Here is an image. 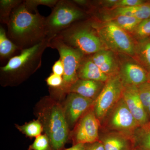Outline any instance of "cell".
<instances>
[{"label": "cell", "mask_w": 150, "mask_h": 150, "mask_svg": "<svg viewBox=\"0 0 150 150\" xmlns=\"http://www.w3.org/2000/svg\"><path fill=\"white\" fill-rule=\"evenodd\" d=\"M90 23L108 49L134 58L135 42L128 32L109 21Z\"/></svg>", "instance_id": "obj_7"}, {"label": "cell", "mask_w": 150, "mask_h": 150, "mask_svg": "<svg viewBox=\"0 0 150 150\" xmlns=\"http://www.w3.org/2000/svg\"><path fill=\"white\" fill-rule=\"evenodd\" d=\"M59 0H25L23 1V3L26 9L30 12L38 11L37 7L38 6L43 5L47 6L54 8Z\"/></svg>", "instance_id": "obj_27"}, {"label": "cell", "mask_w": 150, "mask_h": 150, "mask_svg": "<svg viewBox=\"0 0 150 150\" xmlns=\"http://www.w3.org/2000/svg\"><path fill=\"white\" fill-rule=\"evenodd\" d=\"M37 113L51 150L63 149L70 134L63 105L51 97H45L39 103Z\"/></svg>", "instance_id": "obj_3"}, {"label": "cell", "mask_w": 150, "mask_h": 150, "mask_svg": "<svg viewBox=\"0 0 150 150\" xmlns=\"http://www.w3.org/2000/svg\"><path fill=\"white\" fill-rule=\"evenodd\" d=\"M86 16L73 1L59 0L49 16L46 18L47 37L54 38L59 33Z\"/></svg>", "instance_id": "obj_6"}, {"label": "cell", "mask_w": 150, "mask_h": 150, "mask_svg": "<svg viewBox=\"0 0 150 150\" xmlns=\"http://www.w3.org/2000/svg\"><path fill=\"white\" fill-rule=\"evenodd\" d=\"M89 57L109 77L118 74L119 67L113 51L104 49Z\"/></svg>", "instance_id": "obj_15"}, {"label": "cell", "mask_w": 150, "mask_h": 150, "mask_svg": "<svg viewBox=\"0 0 150 150\" xmlns=\"http://www.w3.org/2000/svg\"><path fill=\"white\" fill-rule=\"evenodd\" d=\"M16 127L20 132L30 138H36L43 131V125L38 119L23 125H16Z\"/></svg>", "instance_id": "obj_23"}, {"label": "cell", "mask_w": 150, "mask_h": 150, "mask_svg": "<svg viewBox=\"0 0 150 150\" xmlns=\"http://www.w3.org/2000/svg\"><path fill=\"white\" fill-rule=\"evenodd\" d=\"M133 150H139L137 149H134Z\"/></svg>", "instance_id": "obj_36"}, {"label": "cell", "mask_w": 150, "mask_h": 150, "mask_svg": "<svg viewBox=\"0 0 150 150\" xmlns=\"http://www.w3.org/2000/svg\"><path fill=\"white\" fill-rule=\"evenodd\" d=\"M148 82L150 83V71L148 73Z\"/></svg>", "instance_id": "obj_35"}, {"label": "cell", "mask_w": 150, "mask_h": 150, "mask_svg": "<svg viewBox=\"0 0 150 150\" xmlns=\"http://www.w3.org/2000/svg\"><path fill=\"white\" fill-rule=\"evenodd\" d=\"M124 86L119 75L110 77L97 98L93 109L100 122L122 98Z\"/></svg>", "instance_id": "obj_9"}, {"label": "cell", "mask_w": 150, "mask_h": 150, "mask_svg": "<svg viewBox=\"0 0 150 150\" xmlns=\"http://www.w3.org/2000/svg\"><path fill=\"white\" fill-rule=\"evenodd\" d=\"M28 150H51L49 139L46 134H41L35 138Z\"/></svg>", "instance_id": "obj_28"}, {"label": "cell", "mask_w": 150, "mask_h": 150, "mask_svg": "<svg viewBox=\"0 0 150 150\" xmlns=\"http://www.w3.org/2000/svg\"><path fill=\"white\" fill-rule=\"evenodd\" d=\"M49 47L58 51L64 65L63 85L59 89L51 90L54 95L61 98L69 93L70 88L79 79L78 70L85 56L79 50L68 46L56 37L51 39Z\"/></svg>", "instance_id": "obj_5"}, {"label": "cell", "mask_w": 150, "mask_h": 150, "mask_svg": "<svg viewBox=\"0 0 150 150\" xmlns=\"http://www.w3.org/2000/svg\"><path fill=\"white\" fill-rule=\"evenodd\" d=\"M99 141L105 150H133L134 144L131 138L115 132H99Z\"/></svg>", "instance_id": "obj_14"}, {"label": "cell", "mask_w": 150, "mask_h": 150, "mask_svg": "<svg viewBox=\"0 0 150 150\" xmlns=\"http://www.w3.org/2000/svg\"><path fill=\"white\" fill-rule=\"evenodd\" d=\"M45 21L39 12L33 13L28 10L23 2L11 14L8 36L21 51L30 48L48 37Z\"/></svg>", "instance_id": "obj_1"}, {"label": "cell", "mask_w": 150, "mask_h": 150, "mask_svg": "<svg viewBox=\"0 0 150 150\" xmlns=\"http://www.w3.org/2000/svg\"><path fill=\"white\" fill-rule=\"evenodd\" d=\"M134 59L147 72L150 71V38L135 43Z\"/></svg>", "instance_id": "obj_19"}, {"label": "cell", "mask_w": 150, "mask_h": 150, "mask_svg": "<svg viewBox=\"0 0 150 150\" xmlns=\"http://www.w3.org/2000/svg\"><path fill=\"white\" fill-rule=\"evenodd\" d=\"M56 37L68 46L79 50L85 56L108 49L90 22L73 25Z\"/></svg>", "instance_id": "obj_4"}, {"label": "cell", "mask_w": 150, "mask_h": 150, "mask_svg": "<svg viewBox=\"0 0 150 150\" xmlns=\"http://www.w3.org/2000/svg\"><path fill=\"white\" fill-rule=\"evenodd\" d=\"M108 12H110L111 15L107 18L116 16L125 15L143 20L150 18V2H146L135 6L112 9Z\"/></svg>", "instance_id": "obj_18"}, {"label": "cell", "mask_w": 150, "mask_h": 150, "mask_svg": "<svg viewBox=\"0 0 150 150\" xmlns=\"http://www.w3.org/2000/svg\"><path fill=\"white\" fill-rule=\"evenodd\" d=\"M137 88L140 99L150 119V83L145 82Z\"/></svg>", "instance_id": "obj_26"}, {"label": "cell", "mask_w": 150, "mask_h": 150, "mask_svg": "<svg viewBox=\"0 0 150 150\" xmlns=\"http://www.w3.org/2000/svg\"><path fill=\"white\" fill-rule=\"evenodd\" d=\"M134 39L137 41L150 38V18L143 20L134 31L131 33Z\"/></svg>", "instance_id": "obj_25"}, {"label": "cell", "mask_w": 150, "mask_h": 150, "mask_svg": "<svg viewBox=\"0 0 150 150\" xmlns=\"http://www.w3.org/2000/svg\"><path fill=\"white\" fill-rule=\"evenodd\" d=\"M139 126L122 98L100 121V131L115 132L132 139Z\"/></svg>", "instance_id": "obj_8"}, {"label": "cell", "mask_w": 150, "mask_h": 150, "mask_svg": "<svg viewBox=\"0 0 150 150\" xmlns=\"http://www.w3.org/2000/svg\"><path fill=\"white\" fill-rule=\"evenodd\" d=\"M85 150H105V149L102 142L98 141L86 144Z\"/></svg>", "instance_id": "obj_32"}, {"label": "cell", "mask_w": 150, "mask_h": 150, "mask_svg": "<svg viewBox=\"0 0 150 150\" xmlns=\"http://www.w3.org/2000/svg\"><path fill=\"white\" fill-rule=\"evenodd\" d=\"M118 0H105L100 2V4L107 8L112 9L115 8V4Z\"/></svg>", "instance_id": "obj_33"}, {"label": "cell", "mask_w": 150, "mask_h": 150, "mask_svg": "<svg viewBox=\"0 0 150 150\" xmlns=\"http://www.w3.org/2000/svg\"><path fill=\"white\" fill-rule=\"evenodd\" d=\"M100 128V122L92 108L80 119L70 132L69 138L73 145L86 144L99 141Z\"/></svg>", "instance_id": "obj_10"}, {"label": "cell", "mask_w": 150, "mask_h": 150, "mask_svg": "<svg viewBox=\"0 0 150 150\" xmlns=\"http://www.w3.org/2000/svg\"><path fill=\"white\" fill-rule=\"evenodd\" d=\"M132 140L134 149L150 150V119L147 123L136 129Z\"/></svg>", "instance_id": "obj_20"}, {"label": "cell", "mask_w": 150, "mask_h": 150, "mask_svg": "<svg viewBox=\"0 0 150 150\" xmlns=\"http://www.w3.org/2000/svg\"><path fill=\"white\" fill-rule=\"evenodd\" d=\"M23 1L22 0H1L0 22L1 23L7 25L13 11Z\"/></svg>", "instance_id": "obj_24"}, {"label": "cell", "mask_w": 150, "mask_h": 150, "mask_svg": "<svg viewBox=\"0 0 150 150\" xmlns=\"http://www.w3.org/2000/svg\"><path fill=\"white\" fill-rule=\"evenodd\" d=\"M118 75L125 86H138L148 81V72L136 61H127L119 67Z\"/></svg>", "instance_id": "obj_13"}, {"label": "cell", "mask_w": 150, "mask_h": 150, "mask_svg": "<svg viewBox=\"0 0 150 150\" xmlns=\"http://www.w3.org/2000/svg\"><path fill=\"white\" fill-rule=\"evenodd\" d=\"M17 51H21L8 38L6 30L0 26V57L1 59H11Z\"/></svg>", "instance_id": "obj_21"}, {"label": "cell", "mask_w": 150, "mask_h": 150, "mask_svg": "<svg viewBox=\"0 0 150 150\" xmlns=\"http://www.w3.org/2000/svg\"><path fill=\"white\" fill-rule=\"evenodd\" d=\"M52 70L53 74L63 76L64 74V67L61 59L55 62L52 67Z\"/></svg>", "instance_id": "obj_31"}, {"label": "cell", "mask_w": 150, "mask_h": 150, "mask_svg": "<svg viewBox=\"0 0 150 150\" xmlns=\"http://www.w3.org/2000/svg\"><path fill=\"white\" fill-rule=\"evenodd\" d=\"M122 98L139 126L149 121L147 112L139 96L137 86H124Z\"/></svg>", "instance_id": "obj_12"}, {"label": "cell", "mask_w": 150, "mask_h": 150, "mask_svg": "<svg viewBox=\"0 0 150 150\" xmlns=\"http://www.w3.org/2000/svg\"><path fill=\"white\" fill-rule=\"evenodd\" d=\"M146 1L143 0H118L114 8L135 6L142 5Z\"/></svg>", "instance_id": "obj_30"}, {"label": "cell", "mask_w": 150, "mask_h": 150, "mask_svg": "<svg viewBox=\"0 0 150 150\" xmlns=\"http://www.w3.org/2000/svg\"><path fill=\"white\" fill-rule=\"evenodd\" d=\"M94 101L74 93L67 95L63 108L70 129H74L80 119L93 108Z\"/></svg>", "instance_id": "obj_11"}, {"label": "cell", "mask_w": 150, "mask_h": 150, "mask_svg": "<svg viewBox=\"0 0 150 150\" xmlns=\"http://www.w3.org/2000/svg\"><path fill=\"white\" fill-rule=\"evenodd\" d=\"M105 83L79 79L70 88L69 93H74L95 100L101 92Z\"/></svg>", "instance_id": "obj_16"}, {"label": "cell", "mask_w": 150, "mask_h": 150, "mask_svg": "<svg viewBox=\"0 0 150 150\" xmlns=\"http://www.w3.org/2000/svg\"><path fill=\"white\" fill-rule=\"evenodd\" d=\"M52 39L47 37L35 46L21 50L20 54L9 59L5 66L0 68L1 85H18L35 73L41 67L43 53L49 47Z\"/></svg>", "instance_id": "obj_2"}, {"label": "cell", "mask_w": 150, "mask_h": 150, "mask_svg": "<svg viewBox=\"0 0 150 150\" xmlns=\"http://www.w3.org/2000/svg\"><path fill=\"white\" fill-rule=\"evenodd\" d=\"M85 147L86 144H77L73 145L72 146L64 150H85Z\"/></svg>", "instance_id": "obj_34"}, {"label": "cell", "mask_w": 150, "mask_h": 150, "mask_svg": "<svg viewBox=\"0 0 150 150\" xmlns=\"http://www.w3.org/2000/svg\"><path fill=\"white\" fill-rule=\"evenodd\" d=\"M106 21L112 22L126 32L131 33L142 20L134 17L118 15L106 18Z\"/></svg>", "instance_id": "obj_22"}, {"label": "cell", "mask_w": 150, "mask_h": 150, "mask_svg": "<svg viewBox=\"0 0 150 150\" xmlns=\"http://www.w3.org/2000/svg\"><path fill=\"white\" fill-rule=\"evenodd\" d=\"M47 85L53 90L59 89L63 83V77L52 73L46 80Z\"/></svg>", "instance_id": "obj_29"}, {"label": "cell", "mask_w": 150, "mask_h": 150, "mask_svg": "<svg viewBox=\"0 0 150 150\" xmlns=\"http://www.w3.org/2000/svg\"><path fill=\"white\" fill-rule=\"evenodd\" d=\"M79 79L88 80L105 83L109 77L105 74L99 67L90 59L84 58L78 71Z\"/></svg>", "instance_id": "obj_17"}]
</instances>
